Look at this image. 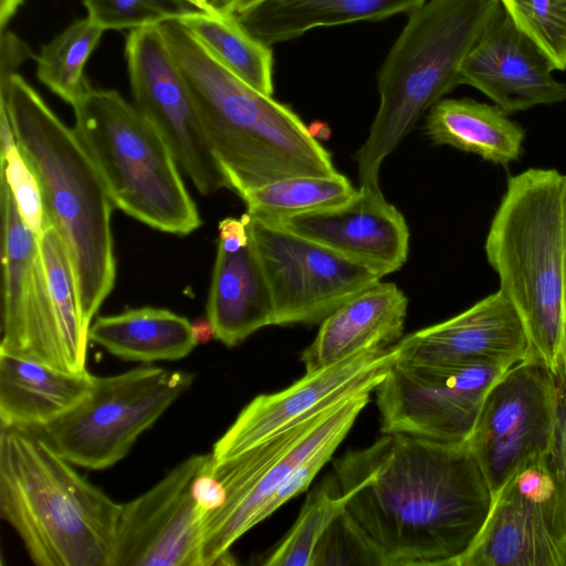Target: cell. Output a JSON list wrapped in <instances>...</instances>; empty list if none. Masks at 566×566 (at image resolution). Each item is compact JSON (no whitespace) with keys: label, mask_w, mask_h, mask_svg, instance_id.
Segmentation results:
<instances>
[{"label":"cell","mask_w":566,"mask_h":566,"mask_svg":"<svg viewBox=\"0 0 566 566\" xmlns=\"http://www.w3.org/2000/svg\"><path fill=\"white\" fill-rule=\"evenodd\" d=\"M427 0H270L235 15L268 45L298 38L308 30L356 21H378L410 13Z\"/></svg>","instance_id":"obj_24"},{"label":"cell","mask_w":566,"mask_h":566,"mask_svg":"<svg viewBox=\"0 0 566 566\" xmlns=\"http://www.w3.org/2000/svg\"><path fill=\"white\" fill-rule=\"evenodd\" d=\"M408 298L395 283L379 282L346 302L321 323L301 354L305 373L368 347H388L401 337Z\"/></svg>","instance_id":"obj_21"},{"label":"cell","mask_w":566,"mask_h":566,"mask_svg":"<svg viewBox=\"0 0 566 566\" xmlns=\"http://www.w3.org/2000/svg\"><path fill=\"white\" fill-rule=\"evenodd\" d=\"M485 252L525 327L533 357L557 376L566 325V175L531 168L507 180Z\"/></svg>","instance_id":"obj_5"},{"label":"cell","mask_w":566,"mask_h":566,"mask_svg":"<svg viewBox=\"0 0 566 566\" xmlns=\"http://www.w3.org/2000/svg\"><path fill=\"white\" fill-rule=\"evenodd\" d=\"M192 454L122 504L111 566H202V516L192 482L208 462Z\"/></svg>","instance_id":"obj_16"},{"label":"cell","mask_w":566,"mask_h":566,"mask_svg":"<svg viewBox=\"0 0 566 566\" xmlns=\"http://www.w3.org/2000/svg\"><path fill=\"white\" fill-rule=\"evenodd\" d=\"M271 223L358 262L381 277L401 269L409 253L410 232L405 217L386 200L379 186H359L344 203Z\"/></svg>","instance_id":"obj_19"},{"label":"cell","mask_w":566,"mask_h":566,"mask_svg":"<svg viewBox=\"0 0 566 566\" xmlns=\"http://www.w3.org/2000/svg\"><path fill=\"white\" fill-rule=\"evenodd\" d=\"M0 45V82L17 74L24 61L35 57L29 45L10 30L1 31Z\"/></svg>","instance_id":"obj_36"},{"label":"cell","mask_w":566,"mask_h":566,"mask_svg":"<svg viewBox=\"0 0 566 566\" xmlns=\"http://www.w3.org/2000/svg\"><path fill=\"white\" fill-rule=\"evenodd\" d=\"M22 3L23 0H0V31L7 29V24Z\"/></svg>","instance_id":"obj_41"},{"label":"cell","mask_w":566,"mask_h":566,"mask_svg":"<svg viewBox=\"0 0 566 566\" xmlns=\"http://www.w3.org/2000/svg\"><path fill=\"white\" fill-rule=\"evenodd\" d=\"M319 565L384 566L376 549L345 509L328 525L316 545L312 566Z\"/></svg>","instance_id":"obj_35"},{"label":"cell","mask_w":566,"mask_h":566,"mask_svg":"<svg viewBox=\"0 0 566 566\" xmlns=\"http://www.w3.org/2000/svg\"><path fill=\"white\" fill-rule=\"evenodd\" d=\"M193 380L192 373L153 366L96 377L93 390L73 409L27 431L73 465L104 470L124 459Z\"/></svg>","instance_id":"obj_9"},{"label":"cell","mask_w":566,"mask_h":566,"mask_svg":"<svg viewBox=\"0 0 566 566\" xmlns=\"http://www.w3.org/2000/svg\"><path fill=\"white\" fill-rule=\"evenodd\" d=\"M103 32L87 17L78 19L44 44L34 57L39 81L72 107L91 87L84 66Z\"/></svg>","instance_id":"obj_29"},{"label":"cell","mask_w":566,"mask_h":566,"mask_svg":"<svg viewBox=\"0 0 566 566\" xmlns=\"http://www.w3.org/2000/svg\"><path fill=\"white\" fill-rule=\"evenodd\" d=\"M178 21L229 72L254 90L272 95V49L253 36L234 14L196 10Z\"/></svg>","instance_id":"obj_27"},{"label":"cell","mask_w":566,"mask_h":566,"mask_svg":"<svg viewBox=\"0 0 566 566\" xmlns=\"http://www.w3.org/2000/svg\"><path fill=\"white\" fill-rule=\"evenodd\" d=\"M2 308L0 353L76 373L50 292L39 237L24 223L0 171Z\"/></svg>","instance_id":"obj_14"},{"label":"cell","mask_w":566,"mask_h":566,"mask_svg":"<svg viewBox=\"0 0 566 566\" xmlns=\"http://www.w3.org/2000/svg\"><path fill=\"white\" fill-rule=\"evenodd\" d=\"M87 18L106 30H136L178 20L196 10L187 0H83Z\"/></svg>","instance_id":"obj_34"},{"label":"cell","mask_w":566,"mask_h":566,"mask_svg":"<svg viewBox=\"0 0 566 566\" xmlns=\"http://www.w3.org/2000/svg\"><path fill=\"white\" fill-rule=\"evenodd\" d=\"M551 452L566 474V378L558 379L555 432Z\"/></svg>","instance_id":"obj_38"},{"label":"cell","mask_w":566,"mask_h":566,"mask_svg":"<svg viewBox=\"0 0 566 566\" xmlns=\"http://www.w3.org/2000/svg\"><path fill=\"white\" fill-rule=\"evenodd\" d=\"M458 566H566V474L552 452L526 461L493 495Z\"/></svg>","instance_id":"obj_10"},{"label":"cell","mask_w":566,"mask_h":566,"mask_svg":"<svg viewBox=\"0 0 566 566\" xmlns=\"http://www.w3.org/2000/svg\"><path fill=\"white\" fill-rule=\"evenodd\" d=\"M0 105L38 178L46 220L66 247L82 315L91 326L115 284V205L75 129L19 73L0 82Z\"/></svg>","instance_id":"obj_3"},{"label":"cell","mask_w":566,"mask_h":566,"mask_svg":"<svg viewBox=\"0 0 566 566\" xmlns=\"http://www.w3.org/2000/svg\"><path fill=\"white\" fill-rule=\"evenodd\" d=\"M39 244L63 339L73 367L80 373L86 369L90 325L82 315L70 256L52 226L39 237Z\"/></svg>","instance_id":"obj_30"},{"label":"cell","mask_w":566,"mask_h":566,"mask_svg":"<svg viewBox=\"0 0 566 566\" xmlns=\"http://www.w3.org/2000/svg\"><path fill=\"white\" fill-rule=\"evenodd\" d=\"M356 189L338 172L334 176H295L283 178L247 192L241 199L247 213L266 222L346 202Z\"/></svg>","instance_id":"obj_28"},{"label":"cell","mask_w":566,"mask_h":566,"mask_svg":"<svg viewBox=\"0 0 566 566\" xmlns=\"http://www.w3.org/2000/svg\"><path fill=\"white\" fill-rule=\"evenodd\" d=\"M558 378L531 357L504 371L483 400L469 444L493 495L530 459L552 451Z\"/></svg>","instance_id":"obj_13"},{"label":"cell","mask_w":566,"mask_h":566,"mask_svg":"<svg viewBox=\"0 0 566 566\" xmlns=\"http://www.w3.org/2000/svg\"><path fill=\"white\" fill-rule=\"evenodd\" d=\"M397 344L401 358L455 366L510 368L533 357L523 322L501 290L447 321L401 337Z\"/></svg>","instance_id":"obj_20"},{"label":"cell","mask_w":566,"mask_h":566,"mask_svg":"<svg viewBox=\"0 0 566 566\" xmlns=\"http://www.w3.org/2000/svg\"><path fill=\"white\" fill-rule=\"evenodd\" d=\"M88 339L120 359L140 363L182 359L198 345L188 318L155 307L98 316Z\"/></svg>","instance_id":"obj_26"},{"label":"cell","mask_w":566,"mask_h":566,"mask_svg":"<svg viewBox=\"0 0 566 566\" xmlns=\"http://www.w3.org/2000/svg\"><path fill=\"white\" fill-rule=\"evenodd\" d=\"M345 503L336 476H326L307 494L296 521L262 564L312 566L318 541L334 518L344 511Z\"/></svg>","instance_id":"obj_31"},{"label":"cell","mask_w":566,"mask_h":566,"mask_svg":"<svg viewBox=\"0 0 566 566\" xmlns=\"http://www.w3.org/2000/svg\"><path fill=\"white\" fill-rule=\"evenodd\" d=\"M188 2H190L195 8H197L199 11H202L205 13H210V14H217V13H220L218 11H216L211 6L210 3L208 2V0H187Z\"/></svg>","instance_id":"obj_44"},{"label":"cell","mask_w":566,"mask_h":566,"mask_svg":"<svg viewBox=\"0 0 566 566\" xmlns=\"http://www.w3.org/2000/svg\"><path fill=\"white\" fill-rule=\"evenodd\" d=\"M374 390L349 395L232 458L210 455L208 468L224 489V502L202 516V566L234 563L230 548L262 522L268 501L322 444L348 434Z\"/></svg>","instance_id":"obj_8"},{"label":"cell","mask_w":566,"mask_h":566,"mask_svg":"<svg viewBox=\"0 0 566 566\" xmlns=\"http://www.w3.org/2000/svg\"><path fill=\"white\" fill-rule=\"evenodd\" d=\"M191 332L197 344H206L214 338V329L207 315L198 317L191 323Z\"/></svg>","instance_id":"obj_40"},{"label":"cell","mask_w":566,"mask_h":566,"mask_svg":"<svg viewBox=\"0 0 566 566\" xmlns=\"http://www.w3.org/2000/svg\"><path fill=\"white\" fill-rule=\"evenodd\" d=\"M95 382L87 369L62 371L0 353V427H44L81 402Z\"/></svg>","instance_id":"obj_22"},{"label":"cell","mask_w":566,"mask_h":566,"mask_svg":"<svg viewBox=\"0 0 566 566\" xmlns=\"http://www.w3.org/2000/svg\"><path fill=\"white\" fill-rule=\"evenodd\" d=\"M242 217L271 293L274 325L321 324L381 280L322 244L247 212Z\"/></svg>","instance_id":"obj_11"},{"label":"cell","mask_w":566,"mask_h":566,"mask_svg":"<svg viewBox=\"0 0 566 566\" xmlns=\"http://www.w3.org/2000/svg\"><path fill=\"white\" fill-rule=\"evenodd\" d=\"M566 378V325L564 329V338H563V369L562 375L558 379Z\"/></svg>","instance_id":"obj_45"},{"label":"cell","mask_w":566,"mask_h":566,"mask_svg":"<svg viewBox=\"0 0 566 566\" xmlns=\"http://www.w3.org/2000/svg\"><path fill=\"white\" fill-rule=\"evenodd\" d=\"M206 312L214 339L227 347L274 325L271 293L251 241L237 251L218 245Z\"/></svg>","instance_id":"obj_23"},{"label":"cell","mask_w":566,"mask_h":566,"mask_svg":"<svg viewBox=\"0 0 566 566\" xmlns=\"http://www.w3.org/2000/svg\"><path fill=\"white\" fill-rule=\"evenodd\" d=\"M30 431L0 427V515L38 566H111L122 504Z\"/></svg>","instance_id":"obj_4"},{"label":"cell","mask_w":566,"mask_h":566,"mask_svg":"<svg viewBox=\"0 0 566 566\" xmlns=\"http://www.w3.org/2000/svg\"><path fill=\"white\" fill-rule=\"evenodd\" d=\"M426 132L437 145H449L501 165L520 157L525 137L524 129L499 106L471 98L439 101L428 112Z\"/></svg>","instance_id":"obj_25"},{"label":"cell","mask_w":566,"mask_h":566,"mask_svg":"<svg viewBox=\"0 0 566 566\" xmlns=\"http://www.w3.org/2000/svg\"><path fill=\"white\" fill-rule=\"evenodd\" d=\"M545 53L522 32L504 9L497 12L460 66V84L470 85L506 114L566 99Z\"/></svg>","instance_id":"obj_18"},{"label":"cell","mask_w":566,"mask_h":566,"mask_svg":"<svg viewBox=\"0 0 566 566\" xmlns=\"http://www.w3.org/2000/svg\"><path fill=\"white\" fill-rule=\"evenodd\" d=\"M507 369L495 365L455 366L399 357L374 390L380 431L443 443L467 442L485 395Z\"/></svg>","instance_id":"obj_12"},{"label":"cell","mask_w":566,"mask_h":566,"mask_svg":"<svg viewBox=\"0 0 566 566\" xmlns=\"http://www.w3.org/2000/svg\"><path fill=\"white\" fill-rule=\"evenodd\" d=\"M73 109L74 129L117 209L177 235L201 226L169 145L135 105L114 90L91 86Z\"/></svg>","instance_id":"obj_7"},{"label":"cell","mask_w":566,"mask_h":566,"mask_svg":"<svg viewBox=\"0 0 566 566\" xmlns=\"http://www.w3.org/2000/svg\"><path fill=\"white\" fill-rule=\"evenodd\" d=\"M218 245L227 251H237L245 247L249 241V232L243 217L240 219L228 217L219 222Z\"/></svg>","instance_id":"obj_39"},{"label":"cell","mask_w":566,"mask_h":566,"mask_svg":"<svg viewBox=\"0 0 566 566\" xmlns=\"http://www.w3.org/2000/svg\"><path fill=\"white\" fill-rule=\"evenodd\" d=\"M234 1L235 0H208L210 6L220 13H228Z\"/></svg>","instance_id":"obj_43"},{"label":"cell","mask_w":566,"mask_h":566,"mask_svg":"<svg viewBox=\"0 0 566 566\" xmlns=\"http://www.w3.org/2000/svg\"><path fill=\"white\" fill-rule=\"evenodd\" d=\"M499 0H427L377 74L380 103L356 153L359 186H379L385 158L420 117L460 84V66L500 8Z\"/></svg>","instance_id":"obj_6"},{"label":"cell","mask_w":566,"mask_h":566,"mask_svg":"<svg viewBox=\"0 0 566 566\" xmlns=\"http://www.w3.org/2000/svg\"><path fill=\"white\" fill-rule=\"evenodd\" d=\"M401 355L398 344L368 347L332 365L305 373L287 388L252 399L214 443L216 461L232 458L336 401L376 388Z\"/></svg>","instance_id":"obj_17"},{"label":"cell","mask_w":566,"mask_h":566,"mask_svg":"<svg viewBox=\"0 0 566 566\" xmlns=\"http://www.w3.org/2000/svg\"><path fill=\"white\" fill-rule=\"evenodd\" d=\"M158 29L231 191L242 198L283 178L338 174L332 154L293 109L229 72L178 20Z\"/></svg>","instance_id":"obj_2"},{"label":"cell","mask_w":566,"mask_h":566,"mask_svg":"<svg viewBox=\"0 0 566 566\" xmlns=\"http://www.w3.org/2000/svg\"><path fill=\"white\" fill-rule=\"evenodd\" d=\"M333 467L345 511L384 566H458L493 502L469 441L382 433Z\"/></svg>","instance_id":"obj_1"},{"label":"cell","mask_w":566,"mask_h":566,"mask_svg":"<svg viewBox=\"0 0 566 566\" xmlns=\"http://www.w3.org/2000/svg\"><path fill=\"white\" fill-rule=\"evenodd\" d=\"M515 25L545 53L555 71L566 70V0H499Z\"/></svg>","instance_id":"obj_32"},{"label":"cell","mask_w":566,"mask_h":566,"mask_svg":"<svg viewBox=\"0 0 566 566\" xmlns=\"http://www.w3.org/2000/svg\"><path fill=\"white\" fill-rule=\"evenodd\" d=\"M270 0H235L230 7L228 13L231 14H242L262 3H265Z\"/></svg>","instance_id":"obj_42"},{"label":"cell","mask_w":566,"mask_h":566,"mask_svg":"<svg viewBox=\"0 0 566 566\" xmlns=\"http://www.w3.org/2000/svg\"><path fill=\"white\" fill-rule=\"evenodd\" d=\"M208 462L192 482V495L203 514L219 509L224 502V489L218 478L210 472Z\"/></svg>","instance_id":"obj_37"},{"label":"cell","mask_w":566,"mask_h":566,"mask_svg":"<svg viewBox=\"0 0 566 566\" xmlns=\"http://www.w3.org/2000/svg\"><path fill=\"white\" fill-rule=\"evenodd\" d=\"M125 60L134 105L159 130L201 195L229 189L192 95L158 25L129 31Z\"/></svg>","instance_id":"obj_15"},{"label":"cell","mask_w":566,"mask_h":566,"mask_svg":"<svg viewBox=\"0 0 566 566\" xmlns=\"http://www.w3.org/2000/svg\"><path fill=\"white\" fill-rule=\"evenodd\" d=\"M0 171L12 191L21 218L40 237L50 227L38 178L22 156L9 120L7 109L0 105Z\"/></svg>","instance_id":"obj_33"}]
</instances>
